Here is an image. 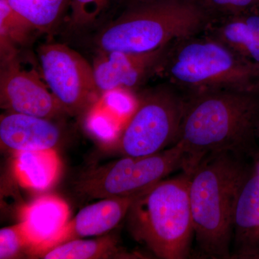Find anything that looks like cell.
Returning <instances> with one entry per match:
<instances>
[{"label":"cell","mask_w":259,"mask_h":259,"mask_svg":"<svg viewBox=\"0 0 259 259\" xmlns=\"http://www.w3.org/2000/svg\"><path fill=\"white\" fill-rule=\"evenodd\" d=\"M187 102L176 144L185 153L182 170L190 174L213 153L245 154L254 143L259 122V93L205 90L185 93Z\"/></svg>","instance_id":"cell-1"},{"label":"cell","mask_w":259,"mask_h":259,"mask_svg":"<svg viewBox=\"0 0 259 259\" xmlns=\"http://www.w3.org/2000/svg\"><path fill=\"white\" fill-rule=\"evenodd\" d=\"M241 155H207L190 173L194 236L201 255L231 258L233 218L238 192L249 173Z\"/></svg>","instance_id":"cell-2"},{"label":"cell","mask_w":259,"mask_h":259,"mask_svg":"<svg viewBox=\"0 0 259 259\" xmlns=\"http://www.w3.org/2000/svg\"><path fill=\"white\" fill-rule=\"evenodd\" d=\"M212 19L198 0L127 5L95 35L98 52L146 53L205 31Z\"/></svg>","instance_id":"cell-3"},{"label":"cell","mask_w":259,"mask_h":259,"mask_svg":"<svg viewBox=\"0 0 259 259\" xmlns=\"http://www.w3.org/2000/svg\"><path fill=\"white\" fill-rule=\"evenodd\" d=\"M157 75L185 93H259V64L243 59L204 32L172 42Z\"/></svg>","instance_id":"cell-4"},{"label":"cell","mask_w":259,"mask_h":259,"mask_svg":"<svg viewBox=\"0 0 259 259\" xmlns=\"http://www.w3.org/2000/svg\"><path fill=\"white\" fill-rule=\"evenodd\" d=\"M189 184L190 174L185 171L160 181L145 191L127 212L131 234L158 258L190 256L194 236Z\"/></svg>","instance_id":"cell-5"},{"label":"cell","mask_w":259,"mask_h":259,"mask_svg":"<svg viewBox=\"0 0 259 259\" xmlns=\"http://www.w3.org/2000/svg\"><path fill=\"white\" fill-rule=\"evenodd\" d=\"M141 94L118 137L108 146L123 156L160 152L176 144L180 136L186 94L166 81Z\"/></svg>","instance_id":"cell-6"},{"label":"cell","mask_w":259,"mask_h":259,"mask_svg":"<svg viewBox=\"0 0 259 259\" xmlns=\"http://www.w3.org/2000/svg\"><path fill=\"white\" fill-rule=\"evenodd\" d=\"M185 153L178 144L153 154L123 156L87 174L78 182L80 193L95 199L139 193L182 169Z\"/></svg>","instance_id":"cell-7"},{"label":"cell","mask_w":259,"mask_h":259,"mask_svg":"<svg viewBox=\"0 0 259 259\" xmlns=\"http://www.w3.org/2000/svg\"><path fill=\"white\" fill-rule=\"evenodd\" d=\"M37 54L44 81L65 112L71 116L89 113L102 97L93 65L62 44H44Z\"/></svg>","instance_id":"cell-8"},{"label":"cell","mask_w":259,"mask_h":259,"mask_svg":"<svg viewBox=\"0 0 259 259\" xmlns=\"http://www.w3.org/2000/svg\"><path fill=\"white\" fill-rule=\"evenodd\" d=\"M171 44L146 53L98 52L93 66L99 91L102 95L141 88L158 74Z\"/></svg>","instance_id":"cell-9"},{"label":"cell","mask_w":259,"mask_h":259,"mask_svg":"<svg viewBox=\"0 0 259 259\" xmlns=\"http://www.w3.org/2000/svg\"><path fill=\"white\" fill-rule=\"evenodd\" d=\"M0 102L9 112L53 119L64 113L47 83L32 71L22 69L15 59L2 62Z\"/></svg>","instance_id":"cell-10"},{"label":"cell","mask_w":259,"mask_h":259,"mask_svg":"<svg viewBox=\"0 0 259 259\" xmlns=\"http://www.w3.org/2000/svg\"><path fill=\"white\" fill-rule=\"evenodd\" d=\"M146 190L125 197L102 199L96 203L87 206L68 221L64 228L44 245L35 257H40L47 250L66 242L108 233L127 215L135 201Z\"/></svg>","instance_id":"cell-11"},{"label":"cell","mask_w":259,"mask_h":259,"mask_svg":"<svg viewBox=\"0 0 259 259\" xmlns=\"http://www.w3.org/2000/svg\"><path fill=\"white\" fill-rule=\"evenodd\" d=\"M231 258H259V171H250L242 185L233 218Z\"/></svg>","instance_id":"cell-12"},{"label":"cell","mask_w":259,"mask_h":259,"mask_svg":"<svg viewBox=\"0 0 259 259\" xmlns=\"http://www.w3.org/2000/svg\"><path fill=\"white\" fill-rule=\"evenodd\" d=\"M61 138L60 127L51 119L15 112L1 116L0 142L14 153L54 148Z\"/></svg>","instance_id":"cell-13"},{"label":"cell","mask_w":259,"mask_h":259,"mask_svg":"<svg viewBox=\"0 0 259 259\" xmlns=\"http://www.w3.org/2000/svg\"><path fill=\"white\" fill-rule=\"evenodd\" d=\"M69 215L68 204L55 195L42 196L25 206L20 218L31 242L28 255L35 257L64 228Z\"/></svg>","instance_id":"cell-14"},{"label":"cell","mask_w":259,"mask_h":259,"mask_svg":"<svg viewBox=\"0 0 259 259\" xmlns=\"http://www.w3.org/2000/svg\"><path fill=\"white\" fill-rule=\"evenodd\" d=\"M204 32L243 59L259 64V5L212 20Z\"/></svg>","instance_id":"cell-15"},{"label":"cell","mask_w":259,"mask_h":259,"mask_svg":"<svg viewBox=\"0 0 259 259\" xmlns=\"http://www.w3.org/2000/svg\"><path fill=\"white\" fill-rule=\"evenodd\" d=\"M14 171L19 183L35 190H46L57 181L61 162L54 148L19 151L14 155Z\"/></svg>","instance_id":"cell-16"},{"label":"cell","mask_w":259,"mask_h":259,"mask_svg":"<svg viewBox=\"0 0 259 259\" xmlns=\"http://www.w3.org/2000/svg\"><path fill=\"white\" fill-rule=\"evenodd\" d=\"M121 248L115 236L107 235L96 239H75L57 245L42 253L44 259H103L137 258Z\"/></svg>","instance_id":"cell-17"},{"label":"cell","mask_w":259,"mask_h":259,"mask_svg":"<svg viewBox=\"0 0 259 259\" xmlns=\"http://www.w3.org/2000/svg\"><path fill=\"white\" fill-rule=\"evenodd\" d=\"M10 8L30 26L49 31L61 21L71 0H7Z\"/></svg>","instance_id":"cell-18"},{"label":"cell","mask_w":259,"mask_h":259,"mask_svg":"<svg viewBox=\"0 0 259 259\" xmlns=\"http://www.w3.org/2000/svg\"><path fill=\"white\" fill-rule=\"evenodd\" d=\"M32 29L28 23L10 8L7 0H0V41L2 61L15 58L14 42H25Z\"/></svg>","instance_id":"cell-19"},{"label":"cell","mask_w":259,"mask_h":259,"mask_svg":"<svg viewBox=\"0 0 259 259\" xmlns=\"http://www.w3.org/2000/svg\"><path fill=\"white\" fill-rule=\"evenodd\" d=\"M31 242L23 222L2 228L0 231V258H15L23 252L28 254Z\"/></svg>","instance_id":"cell-20"},{"label":"cell","mask_w":259,"mask_h":259,"mask_svg":"<svg viewBox=\"0 0 259 259\" xmlns=\"http://www.w3.org/2000/svg\"><path fill=\"white\" fill-rule=\"evenodd\" d=\"M112 0H71L69 23L73 28H83L95 23L108 8Z\"/></svg>","instance_id":"cell-21"},{"label":"cell","mask_w":259,"mask_h":259,"mask_svg":"<svg viewBox=\"0 0 259 259\" xmlns=\"http://www.w3.org/2000/svg\"><path fill=\"white\" fill-rule=\"evenodd\" d=\"M88 114V127L92 134L107 146L115 142L122 128L115 119L95 110V107Z\"/></svg>","instance_id":"cell-22"},{"label":"cell","mask_w":259,"mask_h":259,"mask_svg":"<svg viewBox=\"0 0 259 259\" xmlns=\"http://www.w3.org/2000/svg\"><path fill=\"white\" fill-rule=\"evenodd\" d=\"M212 20L243 13L258 6L259 0H198Z\"/></svg>","instance_id":"cell-23"},{"label":"cell","mask_w":259,"mask_h":259,"mask_svg":"<svg viewBox=\"0 0 259 259\" xmlns=\"http://www.w3.org/2000/svg\"><path fill=\"white\" fill-rule=\"evenodd\" d=\"M158 1H163V0H127V5L144 4V3H151Z\"/></svg>","instance_id":"cell-24"},{"label":"cell","mask_w":259,"mask_h":259,"mask_svg":"<svg viewBox=\"0 0 259 259\" xmlns=\"http://www.w3.org/2000/svg\"><path fill=\"white\" fill-rule=\"evenodd\" d=\"M256 134H257V136H259V122L258 124V126H257Z\"/></svg>","instance_id":"cell-25"},{"label":"cell","mask_w":259,"mask_h":259,"mask_svg":"<svg viewBox=\"0 0 259 259\" xmlns=\"http://www.w3.org/2000/svg\"><path fill=\"white\" fill-rule=\"evenodd\" d=\"M256 168H257V169H258L259 171V163H258V166H257Z\"/></svg>","instance_id":"cell-26"}]
</instances>
